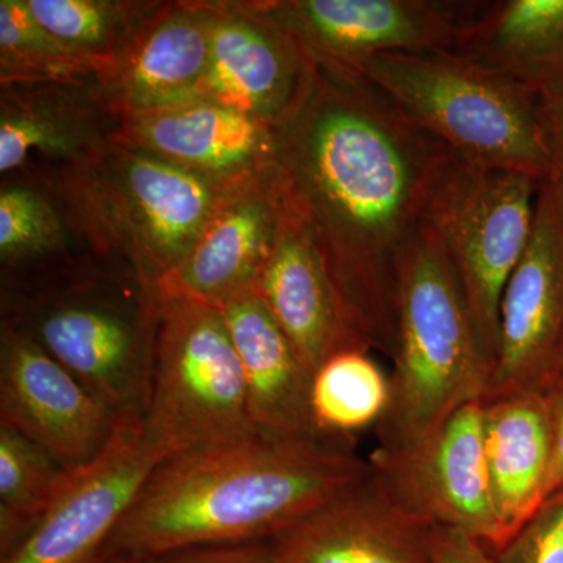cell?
I'll return each mask as SVG.
<instances>
[{"label": "cell", "mask_w": 563, "mask_h": 563, "mask_svg": "<svg viewBox=\"0 0 563 563\" xmlns=\"http://www.w3.org/2000/svg\"><path fill=\"white\" fill-rule=\"evenodd\" d=\"M214 10L210 0L166 2L131 52L101 77L121 118L191 101L210 68Z\"/></svg>", "instance_id": "44dd1931"}, {"label": "cell", "mask_w": 563, "mask_h": 563, "mask_svg": "<svg viewBox=\"0 0 563 563\" xmlns=\"http://www.w3.org/2000/svg\"><path fill=\"white\" fill-rule=\"evenodd\" d=\"M390 398V374L384 373L372 352H339L313 373L310 410L314 429L328 439L354 442L355 433L383 421Z\"/></svg>", "instance_id": "484cf974"}, {"label": "cell", "mask_w": 563, "mask_h": 563, "mask_svg": "<svg viewBox=\"0 0 563 563\" xmlns=\"http://www.w3.org/2000/svg\"><path fill=\"white\" fill-rule=\"evenodd\" d=\"M547 399L548 417L551 428V461L547 483L543 488V501L563 487V374L543 391Z\"/></svg>", "instance_id": "1f68e13d"}, {"label": "cell", "mask_w": 563, "mask_h": 563, "mask_svg": "<svg viewBox=\"0 0 563 563\" xmlns=\"http://www.w3.org/2000/svg\"><path fill=\"white\" fill-rule=\"evenodd\" d=\"M242 365L255 428L284 435L322 437L310 410L313 374L255 290L221 303Z\"/></svg>", "instance_id": "7402d4cb"}, {"label": "cell", "mask_w": 563, "mask_h": 563, "mask_svg": "<svg viewBox=\"0 0 563 563\" xmlns=\"http://www.w3.org/2000/svg\"><path fill=\"white\" fill-rule=\"evenodd\" d=\"M479 2L258 0L314 60L352 69L387 54L454 52Z\"/></svg>", "instance_id": "7c38bea8"}, {"label": "cell", "mask_w": 563, "mask_h": 563, "mask_svg": "<svg viewBox=\"0 0 563 563\" xmlns=\"http://www.w3.org/2000/svg\"><path fill=\"white\" fill-rule=\"evenodd\" d=\"M373 483L404 510L439 528L479 540L492 553L504 544L484 454V401L455 410L407 446L376 448Z\"/></svg>", "instance_id": "9c48e42d"}, {"label": "cell", "mask_w": 563, "mask_h": 563, "mask_svg": "<svg viewBox=\"0 0 563 563\" xmlns=\"http://www.w3.org/2000/svg\"><path fill=\"white\" fill-rule=\"evenodd\" d=\"M437 526L407 512L373 483L274 537L277 563H433Z\"/></svg>", "instance_id": "d6986e66"}, {"label": "cell", "mask_w": 563, "mask_h": 563, "mask_svg": "<svg viewBox=\"0 0 563 563\" xmlns=\"http://www.w3.org/2000/svg\"><path fill=\"white\" fill-rule=\"evenodd\" d=\"M453 54L540 90L563 77V0L479 2Z\"/></svg>", "instance_id": "cb8c5ba5"}, {"label": "cell", "mask_w": 563, "mask_h": 563, "mask_svg": "<svg viewBox=\"0 0 563 563\" xmlns=\"http://www.w3.org/2000/svg\"><path fill=\"white\" fill-rule=\"evenodd\" d=\"M55 38L92 63L98 79L131 52L166 2L155 0H24Z\"/></svg>", "instance_id": "d4e9b609"}, {"label": "cell", "mask_w": 563, "mask_h": 563, "mask_svg": "<svg viewBox=\"0 0 563 563\" xmlns=\"http://www.w3.org/2000/svg\"><path fill=\"white\" fill-rule=\"evenodd\" d=\"M2 318L73 373L120 420L150 402L161 301L117 262L46 287L3 292Z\"/></svg>", "instance_id": "3957f363"}, {"label": "cell", "mask_w": 563, "mask_h": 563, "mask_svg": "<svg viewBox=\"0 0 563 563\" xmlns=\"http://www.w3.org/2000/svg\"><path fill=\"white\" fill-rule=\"evenodd\" d=\"M157 346L143 432L162 461L255 431L239 354L217 306L158 299Z\"/></svg>", "instance_id": "52a82bcc"}, {"label": "cell", "mask_w": 563, "mask_h": 563, "mask_svg": "<svg viewBox=\"0 0 563 563\" xmlns=\"http://www.w3.org/2000/svg\"><path fill=\"white\" fill-rule=\"evenodd\" d=\"M391 362L390 406L376 428L384 450L417 442L490 385L461 282L432 228L402 255Z\"/></svg>", "instance_id": "277c9868"}, {"label": "cell", "mask_w": 563, "mask_h": 563, "mask_svg": "<svg viewBox=\"0 0 563 563\" xmlns=\"http://www.w3.org/2000/svg\"><path fill=\"white\" fill-rule=\"evenodd\" d=\"M55 180L99 254L131 269L155 291L187 257L233 185L203 179L120 143Z\"/></svg>", "instance_id": "8992f818"}, {"label": "cell", "mask_w": 563, "mask_h": 563, "mask_svg": "<svg viewBox=\"0 0 563 563\" xmlns=\"http://www.w3.org/2000/svg\"><path fill=\"white\" fill-rule=\"evenodd\" d=\"M274 162L352 329L391 358L404 252L432 228L462 158L361 74L317 60L301 110L277 129Z\"/></svg>", "instance_id": "6da1fadb"}, {"label": "cell", "mask_w": 563, "mask_h": 563, "mask_svg": "<svg viewBox=\"0 0 563 563\" xmlns=\"http://www.w3.org/2000/svg\"><path fill=\"white\" fill-rule=\"evenodd\" d=\"M536 95L551 158V173L547 180L558 192L563 210V77L544 85Z\"/></svg>", "instance_id": "f546056e"}, {"label": "cell", "mask_w": 563, "mask_h": 563, "mask_svg": "<svg viewBox=\"0 0 563 563\" xmlns=\"http://www.w3.org/2000/svg\"><path fill=\"white\" fill-rule=\"evenodd\" d=\"M165 559L169 563H277L272 544L261 542L190 548Z\"/></svg>", "instance_id": "4dcf8cb0"}, {"label": "cell", "mask_w": 563, "mask_h": 563, "mask_svg": "<svg viewBox=\"0 0 563 563\" xmlns=\"http://www.w3.org/2000/svg\"><path fill=\"white\" fill-rule=\"evenodd\" d=\"M101 262L109 261L60 181L0 177V295L36 290Z\"/></svg>", "instance_id": "ac0fdd59"}, {"label": "cell", "mask_w": 563, "mask_h": 563, "mask_svg": "<svg viewBox=\"0 0 563 563\" xmlns=\"http://www.w3.org/2000/svg\"><path fill=\"white\" fill-rule=\"evenodd\" d=\"M287 203L276 162L233 184L187 257L158 282V299H190L220 307L255 290Z\"/></svg>", "instance_id": "2e32d148"}, {"label": "cell", "mask_w": 563, "mask_h": 563, "mask_svg": "<svg viewBox=\"0 0 563 563\" xmlns=\"http://www.w3.org/2000/svg\"><path fill=\"white\" fill-rule=\"evenodd\" d=\"M276 243L255 291L313 374L339 352L369 350L347 320L309 225L288 195Z\"/></svg>", "instance_id": "ffe728a7"}, {"label": "cell", "mask_w": 563, "mask_h": 563, "mask_svg": "<svg viewBox=\"0 0 563 563\" xmlns=\"http://www.w3.org/2000/svg\"><path fill=\"white\" fill-rule=\"evenodd\" d=\"M276 132L242 111L199 99L122 118L117 143L229 185L274 165Z\"/></svg>", "instance_id": "e0dca14e"}, {"label": "cell", "mask_w": 563, "mask_h": 563, "mask_svg": "<svg viewBox=\"0 0 563 563\" xmlns=\"http://www.w3.org/2000/svg\"><path fill=\"white\" fill-rule=\"evenodd\" d=\"M540 184L526 174L462 161L433 217L432 229L461 282L492 374L504 290L528 246Z\"/></svg>", "instance_id": "ba28073f"}, {"label": "cell", "mask_w": 563, "mask_h": 563, "mask_svg": "<svg viewBox=\"0 0 563 563\" xmlns=\"http://www.w3.org/2000/svg\"><path fill=\"white\" fill-rule=\"evenodd\" d=\"M433 563H496V561L492 551L479 540L454 529L437 526Z\"/></svg>", "instance_id": "d6a6232c"}, {"label": "cell", "mask_w": 563, "mask_h": 563, "mask_svg": "<svg viewBox=\"0 0 563 563\" xmlns=\"http://www.w3.org/2000/svg\"><path fill=\"white\" fill-rule=\"evenodd\" d=\"M351 443L258 429L166 459L122 518L109 559L273 540L368 481L369 463Z\"/></svg>", "instance_id": "7a4b0ae2"}, {"label": "cell", "mask_w": 563, "mask_h": 563, "mask_svg": "<svg viewBox=\"0 0 563 563\" xmlns=\"http://www.w3.org/2000/svg\"><path fill=\"white\" fill-rule=\"evenodd\" d=\"M120 422L27 333L0 321V424L76 470L106 450Z\"/></svg>", "instance_id": "9a60e30c"}, {"label": "cell", "mask_w": 563, "mask_h": 563, "mask_svg": "<svg viewBox=\"0 0 563 563\" xmlns=\"http://www.w3.org/2000/svg\"><path fill=\"white\" fill-rule=\"evenodd\" d=\"M352 70L463 162L539 181L550 176L539 99L512 77L453 52L379 55Z\"/></svg>", "instance_id": "5b68a950"}, {"label": "cell", "mask_w": 563, "mask_h": 563, "mask_svg": "<svg viewBox=\"0 0 563 563\" xmlns=\"http://www.w3.org/2000/svg\"><path fill=\"white\" fill-rule=\"evenodd\" d=\"M70 470L20 432L0 424V550L10 553L31 533Z\"/></svg>", "instance_id": "4316f807"}, {"label": "cell", "mask_w": 563, "mask_h": 563, "mask_svg": "<svg viewBox=\"0 0 563 563\" xmlns=\"http://www.w3.org/2000/svg\"><path fill=\"white\" fill-rule=\"evenodd\" d=\"M121 122L96 77L0 85V177L62 179L117 143Z\"/></svg>", "instance_id": "5bb4252c"}, {"label": "cell", "mask_w": 563, "mask_h": 563, "mask_svg": "<svg viewBox=\"0 0 563 563\" xmlns=\"http://www.w3.org/2000/svg\"><path fill=\"white\" fill-rule=\"evenodd\" d=\"M492 554L496 563H563V487Z\"/></svg>", "instance_id": "f1b7e54d"}, {"label": "cell", "mask_w": 563, "mask_h": 563, "mask_svg": "<svg viewBox=\"0 0 563 563\" xmlns=\"http://www.w3.org/2000/svg\"><path fill=\"white\" fill-rule=\"evenodd\" d=\"M98 76L92 63L32 16L24 0H0V85Z\"/></svg>", "instance_id": "83f0119b"}, {"label": "cell", "mask_w": 563, "mask_h": 563, "mask_svg": "<svg viewBox=\"0 0 563 563\" xmlns=\"http://www.w3.org/2000/svg\"><path fill=\"white\" fill-rule=\"evenodd\" d=\"M211 5L210 68L191 101L221 103L277 131L306 102L317 60L258 0H214Z\"/></svg>", "instance_id": "4fadbf2b"}, {"label": "cell", "mask_w": 563, "mask_h": 563, "mask_svg": "<svg viewBox=\"0 0 563 563\" xmlns=\"http://www.w3.org/2000/svg\"><path fill=\"white\" fill-rule=\"evenodd\" d=\"M483 401L485 463L506 544L542 506L551 461L550 417L543 391Z\"/></svg>", "instance_id": "603a6c76"}, {"label": "cell", "mask_w": 563, "mask_h": 563, "mask_svg": "<svg viewBox=\"0 0 563 563\" xmlns=\"http://www.w3.org/2000/svg\"><path fill=\"white\" fill-rule=\"evenodd\" d=\"M563 374V210L543 180L528 246L504 290L498 355L484 399L544 391Z\"/></svg>", "instance_id": "30bf717a"}, {"label": "cell", "mask_w": 563, "mask_h": 563, "mask_svg": "<svg viewBox=\"0 0 563 563\" xmlns=\"http://www.w3.org/2000/svg\"><path fill=\"white\" fill-rule=\"evenodd\" d=\"M106 563H169L165 558H136V555H114Z\"/></svg>", "instance_id": "836d02e7"}, {"label": "cell", "mask_w": 563, "mask_h": 563, "mask_svg": "<svg viewBox=\"0 0 563 563\" xmlns=\"http://www.w3.org/2000/svg\"><path fill=\"white\" fill-rule=\"evenodd\" d=\"M161 462L141 421L121 420L98 457L70 470L49 509L2 563H106L118 526Z\"/></svg>", "instance_id": "8fae6325"}]
</instances>
